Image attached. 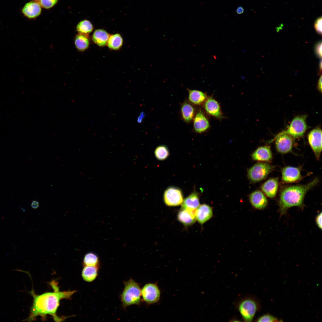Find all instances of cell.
<instances>
[{"instance_id":"obj_32","label":"cell","mask_w":322,"mask_h":322,"mask_svg":"<svg viewBox=\"0 0 322 322\" xmlns=\"http://www.w3.org/2000/svg\"><path fill=\"white\" fill-rule=\"evenodd\" d=\"M314 27L317 32L321 34L322 33V17L318 18L315 21L314 25Z\"/></svg>"},{"instance_id":"obj_29","label":"cell","mask_w":322,"mask_h":322,"mask_svg":"<svg viewBox=\"0 0 322 322\" xmlns=\"http://www.w3.org/2000/svg\"><path fill=\"white\" fill-rule=\"evenodd\" d=\"M83 262L85 266H96L99 262L97 256L92 253H89L84 256Z\"/></svg>"},{"instance_id":"obj_25","label":"cell","mask_w":322,"mask_h":322,"mask_svg":"<svg viewBox=\"0 0 322 322\" xmlns=\"http://www.w3.org/2000/svg\"><path fill=\"white\" fill-rule=\"evenodd\" d=\"M123 40L121 36L118 33L110 35L108 39L107 45L112 50H117L122 47Z\"/></svg>"},{"instance_id":"obj_4","label":"cell","mask_w":322,"mask_h":322,"mask_svg":"<svg viewBox=\"0 0 322 322\" xmlns=\"http://www.w3.org/2000/svg\"><path fill=\"white\" fill-rule=\"evenodd\" d=\"M236 306L244 321H252L258 308V304L254 299L248 297L242 298Z\"/></svg>"},{"instance_id":"obj_38","label":"cell","mask_w":322,"mask_h":322,"mask_svg":"<svg viewBox=\"0 0 322 322\" xmlns=\"http://www.w3.org/2000/svg\"><path fill=\"white\" fill-rule=\"evenodd\" d=\"M31 206L32 208H36L38 207L39 202L33 200L32 202Z\"/></svg>"},{"instance_id":"obj_28","label":"cell","mask_w":322,"mask_h":322,"mask_svg":"<svg viewBox=\"0 0 322 322\" xmlns=\"http://www.w3.org/2000/svg\"><path fill=\"white\" fill-rule=\"evenodd\" d=\"M156 157L159 160H165L169 155V151L167 147L165 145H160L157 147L154 151Z\"/></svg>"},{"instance_id":"obj_12","label":"cell","mask_w":322,"mask_h":322,"mask_svg":"<svg viewBox=\"0 0 322 322\" xmlns=\"http://www.w3.org/2000/svg\"><path fill=\"white\" fill-rule=\"evenodd\" d=\"M302 176L300 169L298 168L287 166L284 168L282 172V180L285 183H291L301 179Z\"/></svg>"},{"instance_id":"obj_10","label":"cell","mask_w":322,"mask_h":322,"mask_svg":"<svg viewBox=\"0 0 322 322\" xmlns=\"http://www.w3.org/2000/svg\"><path fill=\"white\" fill-rule=\"evenodd\" d=\"M293 138L289 135L280 133L275 137V145L277 151L281 153H288L292 150Z\"/></svg>"},{"instance_id":"obj_22","label":"cell","mask_w":322,"mask_h":322,"mask_svg":"<svg viewBox=\"0 0 322 322\" xmlns=\"http://www.w3.org/2000/svg\"><path fill=\"white\" fill-rule=\"evenodd\" d=\"M74 44L78 51L83 52L86 50L89 45L88 35L78 33L75 38Z\"/></svg>"},{"instance_id":"obj_19","label":"cell","mask_w":322,"mask_h":322,"mask_svg":"<svg viewBox=\"0 0 322 322\" xmlns=\"http://www.w3.org/2000/svg\"><path fill=\"white\" fill-rule=\"evenodd\" d=\"M193 126L195 131L199 133L205 131L209 128V122L202 112L196 114L194 119Z\"/></svg>"},{"instance_id":"obj_24","label":"cell","mask_w":322,"mask_h":322,"mask_svg":"<svg viewBox=\"0 0 322 322\" xmlns=\"http://www.w3.org/2000/svg\"><path fill=\"white\" fill-rule=\"evenodd\" d=\"M97 275V269L96 266H85L82 272V276L83 279L88 282L94 281Z\"/></svg>"},{"instance_id":"obj_33","label":"cell","mask_w":322,"mask_h":322,"mask_svg":"<svg viewBox=\"0 0 322 322\" xmlns=\"http://www.w3.org/2000/svg\"><path fill=\"white\" fill-rule=\"evenodd\" d=\"M315 54L318 57H322V42L321 41L318 42L315 45Z\"/></svg>"},{"instance_id":"obj_37","label":"cell","mask_w":322,"mask_h":322,"mask_svg":"<svg viewBox=\"0 0 322 322\" xmlns=\"http://www.w3.org/2000/svg\"><path fill=\"white\" fill-rule=\"evenodd\" d=\"M244 11V9L242 6L238 7L236 10V12L238 14H242Z\"/></svg>"},{"instance_id":"obj_6","label":"cell","mask_w":322,"mask_h":322,"mask_svg":"<svg viewBox=\"0 0 322 322\" xmlns=\"http://www.w3.org/2000/svg\"><path fill=\"white\" fill-rule=\"evenodd\" d=\"M274 168V166L267 163H257L249 169L248 177L253 182H259L265 178Z\"/></svg>"},{"instance_id":"obj_27","label":"cell","mask_w":322,"mask_h":322,"mask_svg":"<svg viewBox=\"0 0 322 322\" xmlns=\"http://www.w3.org/2000/svg\"><path fill=\"white\" fill-rule=\"evenodd\" d=\"M93 29L92 24L89 20H84L80 21L77 25L76 30L78 33L86 35L91 32Z\"/></svg>"},{"instance_id":"obj_34","label":"cell","mask_w":322,"mask_h":322,"mask_svg":"<svg viewBox=\"0 0 322 322\" xmlns=\"http://www.w3.org/2000/svg\"><path fill=\"white\" fill-rule=\"evenodd\" d=\"M316 222L318 226L321 229H322V213L319 214L316 218Z\"/></svg>"},{"instance_id":"obj_15","label":"cell","mask_w":322,"mask_h":322,"mask_svg":"<svg viewBox=\"0 0 322 322\" xmlns=\"http://www.w3.org/2000/svg\"><path fill=\"white\" fill-rule=\"evenodd\" d=\"M181 205V209L194 211L199 205L198 193L195 192L192 193L183 201Z\"/></svg>"},{"instance_id":"obj_36","label":"cell","mask_w":322,"mask_h":322,"mask_svg":"<svg viewBox=\"0 0 322 322\" xmlns=\"http://www.w3.org/2000/svg\"><path fill=\"white\" fill-rule=\"evenodd\" d=\"M317 88L318 91L321 92H322V76H321L318 81Z\"/></svg>"},{"instance_id":"obj_31","label":"cell","mask_w":322,"mask_h":322,"mask_svg":"<svg viewBox=\"0 0 322 322\" xmlns=\"http://www.w3.org/2000/svg\"><path fill=\"white\" fill-rule=\"evenodd\" d=\"M258 322H278L280 321L274 316L270 314H267L260 316L257 319Z\"/></svg>"},{"instance_id":"obj_14","label":"cell","mask_w":322,"mask_h":322,"mask_svg":"<svg viewBox=\"0 0 322 322\" xmlns=\"http://www.w3.org/2000/svg\"><path fill=\"white\" fill-rule=\"evenodd\" d=\"M251 203L255 208L262 209L265 208L267 205V201L263 193L259 191L252 193L250 196Z\"/></svg>"},{"instance_id":"obj_9","label":"cell","mask_w":322,"mask_h":322,"mask_svg":"<svg viewBox=\"0 0 322 322\" xmlns=\"http://www.w3.org/2000/svg\"><path fill=\"white\" fill-rule=\"evenodd\" d=\"M143 300L147 303L153 304L159 300L160 292L158 287L151 283L145 284L141 290Z\"/></svg>"},{"instance_id":"obj_23","label":"cell","mask_w":322,"mask_h":322,"mask_svg":"<svg viewBox=\"0 0 322 322\" xmlns=\"http://www.w3.org/2000/svg\"><path fill=\"white\" fill-rule=\"evenodd\" d=\"M188 99L193 104L199 105L204 102L206 99L205 94L203 92L196 90L188 89Z\"/></svg>"},{"instance_id":"obj_5","label":"cell","mask_w":322,"mask_h":322,"mask_svg":"<svg viewBox=\"0 0 322 322\" xmlns=\"http://www.w3.org/2000/svg\"><path fill=\"white\" fill-rule=\"evenodd\" d=\"M305 115H299L295 117L291 121L287 129L281 133L288 134L293 138L303 137L307 129Z\"/></svg>"},{"instance_id":"obj_21","label":"cell","mask_w":322,"mask_h":322,"mask_svg":"<svg viewBox=\"0 0 322 322\" xmlns=\"http://www.w3.org/2000/svg\"><path fill=\"white\" fill-rule=\"evenodd\" d=\"M110 35L104 30L98 29L94 32L92 39L93 42L98 46L103 47L107 45Z\"/></svg>"},{"instance_id":"obj_8","label":"cell","mask_w":322,"mask_h":322,"mask_svg":"<svg viewBox=\"0 0 322 322\" xmlns=\"http://www.w3.org/2000/svg\"><path fill=\"white\" fill-rule=\"evenodd\" d=\"M308 140L316 157L319 160L322 150V130L321 129L317 127L311 131L308 135Z\"/></svg>"},{"instance_id":"obj_20","label":"cell","mask_w":322,"mask_h":322,"mask_svg":"<svg viewBox=\"0 0 322 322\" xmlns=\"http://www.w3.org/2000/svg\"><path fill=\"white\" fill-rule=\"evenodd\" d=\"M177 218L180 222L186 226L192 225L196 220L195 211L182 209L178 213Z\"/></svg>"},{"instance_id":"obj_13","label":"cell","mask_w":322,"mask_h":322,"mask_svg":"<svg viewBox=\"0 0 322 322\" xmlns=\"http://www.w3.org/2000/svg\"><path fill=\"white\" fill-rule=\"evenodd\" d=\"M196 219L201 224H203L209 220L213 214L211 208L209 205L203 204L199 206L195 211Z\"/></svg>"},{"instance_id":"obj_17","label":"cell","mask_w":322,"mask_h":322,"mask_svg":"<svg viewBox=\"0 0 322 322\" xmlns=\"http://www.w3.org/2000/svg\"><path fill=\"white\" fill-rule=\"evenodd\" d=\"M278 187V179L276 178H271L266 181L262 185L261 189L267 196L273 198L277 193Z\"/></svg>"},{"instance_id":"obj_18","label":"cell","mask_w":322,"mask_h":322,"mask_svg":"<svg viewBox=\"0 0 322 322\" xmlns=\"http://www.w3.org/2000/svg\"><path fill=\"white\" fill-rule=\"evenodd\" d=\"M252 158L254 160L270 161L272 158V152L269 147L263 146L258 148L252 154Z\"/></svg>"},{"instance_id":"obj_30","label":"cell","mask_w":322,"mask_h":322,"mask_svg":"<svg viewBox=\"0 0 322 322\" xmlns=\"http://www.w3.org/2000/svg\"><path fill=\"white\" fill-rule=\"evenodd\" d=\"M41 7L48 9L53 7L57 2L58 0H36Z\"/></svg>"},{"instance_id":"obj_35","label":"cell","mask_w":322,"mask_h":322,"mask_svg":"<svg viewBox=\"0 0 322 322\" xmlns=\"http://www.w3.org/2000/svg\"><path fill=\"white\" fill-rule=\"evenodd\" d=\"M145 117V114L143 112H141L137 118V121L138 123H141Z\"/></svg>"},{"instance_id":"obj_26","label":"cell","mask_w":322,"mask_h":322,"mask_svg":"<svg viewBox=\"0 0 322 322\" xmlns=\"http://www.w3.org/2000/svg\"><path fill=\"white\" fill-rule=\"evenodd\" d=\"M181 112L182 117L185 122H189L193 119L194 110L190 103L187 102L184 103L181 107Z\"/></svg>"},{"instance_id":"obj_16","label":"cell","mask_w":322,"mask_h":322,"mask_svg":"<svg viewBox=\"0 0 322 322\" xmlns=\"http://www.w3.org/2000/svg\"><path fill=\"white\" fill-rule=\"evenodd\" d=\"M205 108L206 111L210 114L219 118L223 117L219 103L213 98L210 97L206 100Z\"/></svg>"},{"instance_id":"obj_2","label":"cell","mask_w":322,"mask_h":322,"mask_svg":"<svg viewBox=\"0 0 322 322\" xmlns=\"http://www.w3.org/2000/svg\"><path fill=\"white\" fill-rule=\"evenodd\" d=\"M318 178L306 184L292 186L284 189L279 199V210L281 214L293 206L302 207L304 196L307 192L317 184Z\"/></svg>"},{"instance_id":"obj_3","label":"cell","mask_w":322,"mask_h":322,"mask_svg":"<svg viewBox=\"0 0 322 322\" xmlns=\"http://www.w3.org/2000/svg\"><path fill=\"white\" fill-rule=\"evenodd\" d=\"M125 284L124 288L121 296L123 305L126 307L139 304L141 294V290L138 284L132 279L126 281Z\"/></svg>"},{"instance_id":"obj_11","label":"cell","mask_w":322,"mask_h":322,"mask_svg":"<svg viewBox=\"0 0 322 322\" xmlns=\"http://www.w3.org/2000/svg\"><path fill=\"white\" fill-rule=\"evenodd\" d=\"M41 12V7L36 0H32L26 3L21 10L24 16L29 19L38 16Z\"/></svg>"},{"instance_id":"obj_7","label":"cell","mask_w":322,"mask_h":322,"mask_svg":"<svg viewBox=\"0 0 322 322\" xmlns=\"http://www.w3.org/2000/svg\"><path fill=\"white\" fill-rule=\"evenodd\" d=\"M163 199L167 206H175L180 205L183 201L182 192L180 189L177 187H169L164 192Z\"/></svg>"},{"instance_id":"obj_1","label":"cell","mask_w":322,"mask_h":322,"mask_svg":"<svg viewBox=\"0 0 322 322\" xmlns=\"http://www.w3.org/2000/svg\"><path fill=\"white\" fill-rule=\"evenodd\" d=\"M50 284L54 290L53 292H45L40 295L35 294L33 290L30 292L33 297V303L29 316L24 321H32L38 316L44 317L47 315L52 316L55 321H61L64 319L58 316L56 314L60 302L62 299L69 298L76 291H61L55 281L52 282Z\"/></svg>"}]
</instances>
